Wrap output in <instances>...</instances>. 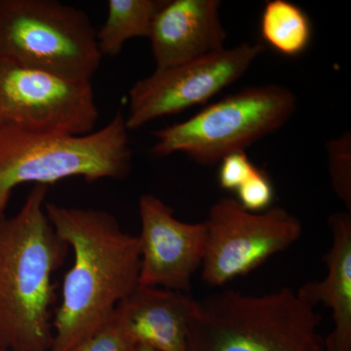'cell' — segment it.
Instances as JSON below:
<instances>
[{"mask_svg":"<svg viewBox=\"0 0 351 351\" xmlns=\"http://www.w3.org/2000/svg\"><path fill=\"white\" fill-rule=\"evenodd\" d=\"M45 211L75 256L53 317L52 351H71L105 326L140 285V241L104 210L45 203Z\"/></svg>","mask_w":351,"mask_h":351,"instance_id":"1","label":"cell"},{"mask_svg":"<svg viewBox=\"0 0 351 351\" xmlns=\"http://www.w3.org/2000/svg\"><path fill=\"white\" fill-rule=\"evenodd\" d=\"M49 186L36 184L20 211L0 213V350L52 351L53 274L69 246L45 211Z\"/></svg>","mask_w":351,"mask_h":351,"instance_id":"2","label":"cell"},{"mask_svg":"<svg viewBox=\"0 0 351 351\" xmlns=\"http://www.w3.org/2000/svg\"><path fill=\"white\" fill-rule=\"evenodd\" d=\"M297 291L226 290L197 301L186 351H325L321 315Z\"/></svg>","mask_w":351,"mask_h":351,"instance_id":"3","label":"cell"},{"mask_svg":"<svg viewBox=\"0 0 351 351\" xmlns=\"http://www.w3.org/2000/svg\"><path fill=\"white\" fill-rule=\"evenodd\" d=\"M132 152L121 110L87 135L34 133L0 127V213H5L14 189L24 184L49 186L68 178L88 182L128 176Z\"/></svg>","mask_w":351,"mask_h":351,"instance_id":"4","label":"cell"},{"mask_svg":"<svg viewBox=\"0 0 351 351\" xmlns=\"http://www.w3.org/2000/svg\"><path fill=\"white\" fill-rule=\"evenodd\" d=\"M0 58L91 82L103 56L84 11L56 0H0Z\"/></svg>","mask_w":351,"mask_h":351,"instance_id":"5","label":"cell"},{"mask_svg":"<svg viewBox=\"0 0 351 351\" xmlns=\"http://www.w3.org/2000/svg\"><path fill=\"white\" fill-rule=\"evenodd\" d=\"M297 107L291 90L278 85L246 88L203 108L191 119L154 133L152 156L184 152L201 165H213L223 157L274 133Z\"/></svg>","mask_w":351,"mask_h":351,"instance_id":"6","label":"cell"},{"mask_svg":"<svg viewBox=\"0 0 351 351\" xmlns=\"http://www.w3.org/2000/svg\"><path fill=\"white\" fill-rule=\"evenodd\" d=\"M204 223L206 249L201 276L211 286H223L249 274L302 234L300 219L284 208L255 213L230 197L215 203Z\"/></svg>","mask_w":351,"mask_h":351,"instance_id":"7","label":"cell"},{"mask_svg":"<svg viewBox=\"0 0 351 351\" xmlns=\"http://www.w3.org/2000/svg\"><path fill=\"white\" fill-rule=\"evenodd\" d=\"M99 119L90 82H75L0 58V127L87 135Z\"/></svg>","mask_w":351,"mask_h":351,"instance_id":"8","label":"cell"},{"mask_svg":"<svg viewBox=\"0 0 351 351\" xmlns=\"http://www.w3.org/2000/svg\"><path fill=\"white\" fill-rule=\"evenodd\" d=\"M265 50L261 43H242L163 69L138 80L129 92V130L166 115L206 103L245 75Z\"/></svg>","mask_w":351,"mask_h":351,"instance_id":"9","label":"cell"},{"mask_svg":"<svg viewBox=\"0 0 351 351\" xmlns=\"http://www.w3.org/2000/svg\"><path fill=\"white\" fill-rule=\"evenodd\" d=\"M141 233L140 285L188 292L202 265L206 226L175 218L172 208L156 196L138 199Z\"/></svg>","mask_w":351,"mask_h":351,"instance_id":"10","label":"cell"},{"mask_svg":"<svg viewBox=\"0 0 351 351\" xmlns=\"http://www.w3.org/2000/svg\"><path fill=\"white\" fill-rule=\"evenodd\" d=\"M219 0H166L149 39L156 69L178 66L225 48Z\"/></svg>","mask_w":351,"mask_h":351,"instance_id":"11","label":"cell"},{"mask_svg":"<svg viewBox=\"0 0 351 351\" xmlns=\"http://www.w3.org/2000/svg\"><path fill=\"white\" fill-rule=\"evenodd\" d=\"M195 300L169 289L138 285L112 314L138 346L156 351H186Z\"/></svg>","mask_w":351,"mask_h":351,"instance_id":"12","label":"cell"},{"mask_svg":"<svg viewBox=\"0 0 351 351\" xmlns=\"http://www.w3.org/2000/svg\"><path fill=\"white\" fill-rule=\"evenodd\" d=\"M332 243L324 256L327 274L297 290L315 307L332 311V332L324 339L325 351H351V215L332 214L328 219Z\"/></svg>","mask_w":351,"mask_h":351,"instance_id":"13","label":"cell"},{"mask_svg":"<svg viewBox=\"0 0 351 351\" xmlns=\"http://www.w3.org/2000/svg\"><path fill=\"white\" fill-rule=\"evenodd\" d=\"M165 1L110 0L107 20L97 32L101 56H117L129 39L149 38L152 22Z\"/></svg>","mask_w":351,"mask_h":351,"instance_id":"14","label":"cell"},{"mask_svg":"<svg viewBox=\"0 0 351 351\" xmlns=\"http://www.w3.org/2000/svg\"><path fill=\"white\" fill-rule=\"evenodd\" d=\"M260 31L265 43L287 57L304 52L313 36V25L307 14L287 0H270L265 3Z\"/></svg>","mask_w":351,"mask_h":351,"instance_id":"15","label":"cell"},{"mask_svg":"<svg viewBox=\"0 0 351 351\" xmlns=\"http://www.w3.org/2000/svg\"><path fill=\"white\" fill-rule=\"evenodd\" d=\"M332 186L339 199L351 208V136L346 132L327 145Z\"/></svg>","mask_w":351,"mask_h":351,"instance_id":"16","label":"cell"},{"mask_svg":"<svg viewBox=\"0 0 351 351\" xmlns=\"http://www.w3.org/2000/svg\"><path fill=\"white\" fill-rule=\"evenodd\" d=\"M235 191V199L241 207L255 213L269 209L274 198V189L269 176L258 168Z\"/></svg>","mask_w":351,"mask_h":351,"instance_id":"17","label":"cell"},{"mask_svg":"<svg viewBox=\"0 0 351 351\" xmlns=\"http://www.w3.org/2000/svg\"><path fill=\"white\" fill-rule=\"evenodd\" d=\"M138 346L112 315L105 326L71 351H138Z\"/></svg>","mask_w":351,"mask_h":351,"instance_id":"18","label":"cell"},{"mask_svg":"<svg viewBox=\"0 0 351 351\" xmlns=\"http://www.w3.org/2000/svg\"><path fill=\"white\" fill-rule=\"evenodd\" d=\"M219 162V186L226 191H237L258 169L245 152L228 154Z\"/></svg>","mask_w":351,"mask_h":351,"instance_id":"19","label":"cell"},{"mask_svg":"<svg viewBox=\"0 0 351 351\" xmlns=\"http://www.w3.org/2000/svg\"><path fill=\"white\" fill-rule=\"evenodd\" d=\"M138 351H156V350H152V348H147V346H138Z\"/></svg>","mask_w":351,"mask_h":351,"instance_id":"20","label":"cell"},{"mask_svg":"<svg viewBox=\"0 0 351 351\" xmlns=\"http://www.w3.org/2000/svg\"><path fill=\"white\" fill-rule=\"evenodd\" d=\"M0 351H3V350H0Z\"/></svg>","mask_w":351,"mask_h":351,"instance_id":"21","label":"cell"}]
</instances>
